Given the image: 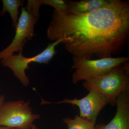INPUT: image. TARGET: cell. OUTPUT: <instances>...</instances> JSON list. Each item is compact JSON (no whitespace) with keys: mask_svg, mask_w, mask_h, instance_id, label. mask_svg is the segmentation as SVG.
<instances>
[{"mask_svg":"<svg viewBox=\"0 0 129 129\" xmlns=\"http://www.w3.org/2000/svg\"><path fill=\"white\" fill-rule=\"evenodd\" d=\"M129 32V2L114 0L85 14L54 9L47 37L53 42L63 38L64 48L73 57L103 58L119 53Z\"/></svg>","mask_w":129,"mask_h":129,"instance_id":"1","label":"cell"},{"mask_svg":"<svg viewBox=\"0 0 129 129\" xmlns=\"http://www.w3.org/2000/svg\"><path fill=\"white\" fill-rule=\"evenodd\" d=\"M83 85L89 91L95 90L101 92L109 99L111 106H115L118 96L129 90L128 61L118 65L105 75L85 81Z\"/></svg>","mask_w":129,"mask_h":129,"instance_id":"2","label":"cell"},{"mask_svg":"<svg viewBox=\"0 0 129 129\" xmlns=\"http://www.w3.org/2000/svg\"><path fill=\"white\" fill-rule=\"evenodd\" d=\"M73 60L72 68L75 71L72 75V81L75 84L81 81L108 74L115 67L128 61L129 58L121 57L91 60L73 57Z\"/></svg>","mask_w":129,"mask_h":129,"instance_id":"3","label":"cell"},{"mask_svg":"<svg viewBox=\"0 0 129 129\" xmlns=\"http://www.w3.org/2000/svg\"><path fill=\"white\" fill-rule=\"evenodd\" d=\"M29 101L23 100L4 103L0 108V126L17 129H30L40 115L33 114Z\"/></svg>","mask_w":129,"mask_h":129,"instance_id":"4","label":"cell"},{"mask_svg":"<svg viewBox=\"0 0 129 129\" xmlns=\"http://www.w3.org/2000/svg\"><path fill=\"white\" fill-rule=\"evenodd\" d=\"M64 41L63 38L48 44L46 48L37 55L26 57L23 55V49L20 50L17 55H12L1 60L3 66L7 67L13 72L14 76L19 80L22 84L27 87L30 83L29 78L25 74V70L29 69L28 64L31 62L48 64L49 62L57 53L55 49L56 46Z\"/></svg>","mask_w":129,"mask_h":129,"instance_id":"5","label":"cell"},{"mask_svg":"<svg viewBox=\"0 0 129 129\" xmlns=\"http://www.w3.org/2000/svg\"><path fill=\"white\" fill-rule=\"evenodd\" d=\"M89 94L81 99H65L57 102H48L41 98V105L46 104L69 103L78 106L80 116L92 121L95 124L98 114L110 101L105 95L95 90L89 91Z\"/></svg>","mask_w":129,"mask_h":129,"instance_id":"6","label":"cell"},{"mask_svg":"<svg viewBox=\"0 0 129 129\" xmlns=\"http://www.w3.org/2000/svg\"><path fill=\"white\" fill-rule=\"evenodd\" d=\"M16 29V34L11 44L0 52V61L19 52L23 49L27 40H30L35 36L34 27L38 19L29 14L25 8L22 7Z\"/></svg>","mask_w":129,"mask_h":129,"instance_id":"7","label":"cell"},{"mask_svg":"<svg viewBox=\"0 0 129 129\" xmlns=\"http://www.w3.org/2000/svg\"><path fill=\"white\" fill-rule=\"evenodd\" d=\"M117 111L115 116L107 124H99L96 129H129V90L117 97Z\"/></svg>","mask_w":129,"mask_h":129,"instance_id":"8","label":"cell"},{"mask_svg":"<svg viewBox=\"0 0 129 129\" xmlns=\"http://www.w3.org/2000/svg\"><path fill=\"white\" fill-rule=\"evenodd\" d=\"M114 0H81L68 2L67 11L75 14H86L104 7Z\"/></svg>","mask_w":129,"mask_h":129,"instance_id":"9","label":"cell"},{"mask_svg":"<svg viewBox=\"0 0 129 129\" xmlns=\"http://www.w3.org/2000/svg\"><path fill=\"white\" fill-rule=\"evenodd\" d=\"M3 8L0 12V16L5 15L6 12L10 14L12 21V26L16 29L18 20L19 14L18 9L22 6L24 1L23 0H2Z\"/></svg>","mask_w":129,"mask_h":129,"instance_id":"10","label":"cell"},{"mask_svg":"<svg viewBox=\"0 0 129 129\" xmlns=\"http://www.w3.org/2000/svg\"><path fill=\"white\" fill-rule=\"evenodd\" d=\"M68 129H96L95 124L90 120L77 115L73 119L70 117L62 119Z\"/></svg>","mask_w":129,"mask_h":129,"instance_id":"11","label":"cell"},{"mask_svg":"<svg viewBox=\"0 0 129 129\" xmlns=\"http://www.w3.org/2000/svg\"><path fill=\"white\" fill-rule=\"evenodd\" d=\"M41 5H49L57 11H67L68 2L63 0H40Z\"/></svg>","mask_w":129,"mask_h":129,"instance_id":"12","label":"cell"},{"mask_svg":"<svg viewBox=\"0 0 129 129\" xmlns=\"http://www.w3.org/2000/svg\"><path fill=\"white\" fill-rule=\"evenodd\" d=\"M41 6L40 0H28L27 7L25 8L29 14H32L39 19L40 8Z\"/></svg>","mask_w":129,"mask_h":129,"instance_id":"13","label":"cell"},{"mask_svg":"<svg viewBox=\"0 0 129 129\" xmlns=\"http://www.w3.org/2000/svg\"><path fill=\"white\" fill-rule=\"evenodd\" d=\"M5 94H2L0 95V108L5 102Z\"/></svg>","mask_w":129,"mask_h":129,"instance_id":"14","label":"cell"},{"mask_svg":"<svg viewBox=\"0 0 129 129\" xmlns=\"http://www.w3.org/2000/svg\"><path fill=\"white\" fill-rule=\"evenodd\" d=\"M0 129H17L13 128H10L9 127H5V126H0Z\"/></svg>","mask_w":129,"mask_h":129,"instance_id":"15","label":"cell"},{"mask_svg":"<svg viewBox=\"0 0 129 129\" xmlns=\"http://www.w3.org/2000/svg\"><path fill=\"white\" fill-rule=\"evenodd\" d=\"M31 129H39L38 127H37L36 125H33V126L31 128Z\"/></svg>","mask_w":129,"mask_h":129,"instance_id":"16","label":"cell"}]
</instances>
